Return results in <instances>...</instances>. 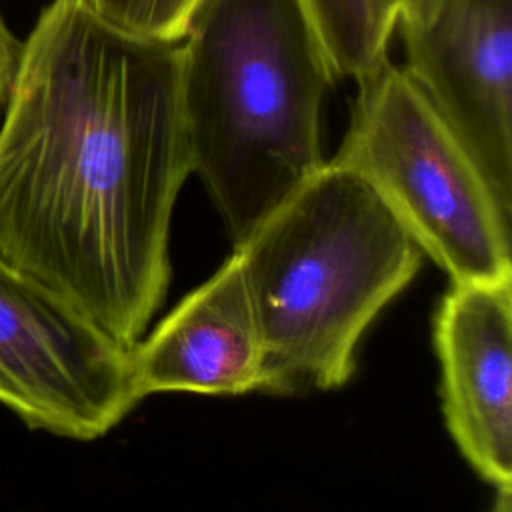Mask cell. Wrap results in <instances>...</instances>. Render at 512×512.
<instances>
[{"label": "cell", "mask_w": 512, "mask_h": 512, "mask_svg": "<svg viewBox=\"0 0 512 512\" xmlns=\"http://www.w3.org/2000/svg\"><path fill=\"white\" fill-rule=\"evenodd\" d=\"M180 50L52 0L0 116V256L132 348L160 308L190 174Z\"/></svg>", "instance_id": "1"}, {"label": "cell", "mask_w": 512, "mask_h": 512, "mask_svg": "<svg viewBox=\"0 0 512 512\" xmlns=\"http://www.w3.org/2000/svg\"><path fill=\"white\" fill-rule=\"evenodd\" d=\"M178 50L190 172L238 246L326 164L336 74L300 0H202Z\"/></svg>", "instance_id": "2"}, {"label": "cell", "mask_w": 512, "mask_h": 512, "mask_svg": "<svg viewBox=\"0 0 512 512\" xmlns=\"http://www.w3.org/2000/svg\"><path fill=\"white\" fill-rule=\"evenodd\" d=\"M234 250L262 334L268 394L346 384L362 334L424 258L378 192L332 160Z\"/></svg>", "instance_id": "3"}, {"label": "cell", "mask_w": 512, "mask_h": 512, "mask_svg": "<svg viewBox=\"0 0 512 512\" xmlns=\"http://www.w3.org/2000/svg\"><path fill=\"white\" fill-rule=\"evenodd\" d=\"M332 162L360 174L452 282L512 276V216L402 68L386 60L360 82Z\"/></svg>", "instance_id": "4"}, {"label": "cell", "mask_w": 512, "mask_h": 512, "mask_svg": "<svg viewBox=\"0 0 512 512\" xmlns=\"http://www.w3.org/2000/svg\"><path fill=\"white\" fill-rule=\"evenodd\" d=\"M138 402L132 348L0 256V404L34 430L96 440Z\"/></svg>", "instance_id": "5"}, {"label": "cell", "mask_w": 512, "mask_h": 512, "mask_svg": "<svg viewBox=\"0 0 512 512\" xmlns=\"http://www.w3.org/2000/svg\"><path fill=\"white\" fill-rule=\"evenodd\" d=\"M406 76L512 216V0H402Z\"/></svg>", "instance_id": "6"}, {"label": "cell", "mask_w": 512, "mask_h": 512, "mask_svg": "<svg viewBox=\"0 0 512 512\" xmlns=\"http://www.w3.org/2000/svg\"><path fill=\"white\" fill-rule=\"evenodd\" d=\"M434 340L456 446L486 482L512 488V276L452 282Z\"/></svg>", "instance_id": "7"}, {"label": "cell", "mask_w": 512, "mask_h": 512, "mask_svg": "<svg viewBox=\"0 0 512 512\" xmlns=\"http://www.w3.org/2000/svg\"><path fill=\"white\" fill-rule=\"evenodd\" d=\"M132 372L140 400L264 390L262 334L238 250L132 346Z\"/></svg>", "instance_id": "8"}, {"label": "cell", "mask_w": 512, "mask_h": 512, "mask_svg": "<svg viewBox=\"0 0 512 512\" xmlns=\"http://www.w3.org/2000/svg\"><path fill=\"white\" fill-rule=\"evenodd\" d=\"M336 76L358 82L384 62L402 0H300Z\"/></svg>", "instance_id": "9"}, {"label": "cell", "mask_w": 512, "mask_h": 512, "mask_svg": "<svg viewBox=\"0 0 512 512\" xmlns=\"http://www.w3.org/2000/svg\"><path fill=\"white\" fill-rule=\"evenodd\" d=\"M108 22L164 42H180L202 0H84Z\"/></svg>", "instance_id": "10"}, {"label": "cell", "mask_w": 512, "mask_h": 512, "mask_svg": "<svg viewBox=\"0 0 512 512\" xmlns=\"http://www.w3.org/2000/svg\"><path fill=\"white\" fill-rule=\"evenodd\" d=\"M22 42L16 38L12 28L8 26L6 18L0 12V116L4 112L8 92L12 86V78L18 66Z\"/></svg>", "instance_id": "11"}, {"label": "cell", "mask_w": 512, "mask_h": 512, "mask_svg": "<svg viewBox=\"0 0 512 512\" xmlns=\"http://www.w3.org/2000/svg\"><path fill=\"white\" fill-rule=\"evenodd\" d=\"M492 512H510V488H496V502Z\"/></svg>", "instance_id": "12"}]
</instances>
